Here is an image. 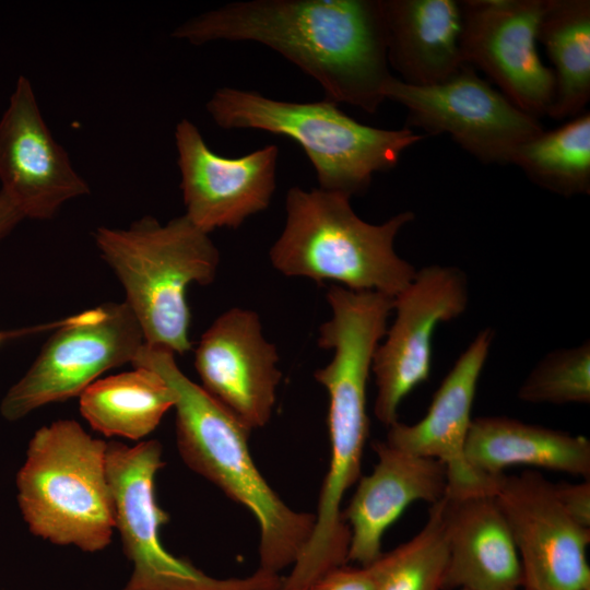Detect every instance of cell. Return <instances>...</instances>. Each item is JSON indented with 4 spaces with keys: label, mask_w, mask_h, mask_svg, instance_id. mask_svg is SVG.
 <instances>
[{
    "label": "cell",
    "mask_w": 590,
    "mask_h": 590,
    "mask_svg": "<svg viewBox=\"0 0 590 590\" xmlns=\"http://www.w3.org/2000/svg\"><path fill=\"white\" fill-rule=\"evenodd\" d=\"M172 36L261 44L311 76L327 99L370 114L392 76L381 0L235 1L190 17Z\"/></svg>",
    "instance_id": "obj_1"
},
{
    "label": "cell",
    "mask_w": 590,
    "mask_h": 590,
    "mask_svg": "<svg viewBox=\"0 0 590 590\" xmlns=\"http://www.w3.org/2000/svg\"><path fill=\"white\" fill-rule=\"evenodd\" d=\"M131 364L155 370L173 389L177 448L184 462L256 518L258 568L280 575L293 566L309 541L315 514L292 509L269 485L249 450L251 430L190 380L173 352L144 344Z\"/></svg>",
    "instance_id": "obj_2"
},
{
    "label": "cell",
    "mask_w": 590,
    "mask_h": 590,
    "mask_svg": "<svg viewBox=\"0 0 590 590\" xmlns=\"http://www.w3.org/2000/svg\"><path fill=\"white\" fill-rule=\"evenodd\" d=\"M350 199L320 188L291 187L284 227L269 250L271 264L285 276L394 297L416 273L394 249L397 235L414 213L371 224L354 212Z\"/></svg>",
    "instance_id": "obj_3"
},
{
    "label": "cell",
    "mask_w": 590,
    "mask_h": 590,
    "mask_svg": "<svg viewBox=\"0 0 590 590\" xmlns=\"http://www.w3.org/2000/svg\"><path fill=\"white\" fill-rule=\"evenodd\" d=\"M93 236L125 291L145 344L175 355L190 351L187 288L211 284L220 264L209 234L182 214L165 224L145 215L128 228L99 226Z\"/></svg>",
    "instance_id": "obj_4"
},
{
    "label": "cell",
    "mask_w": 590,
    "mask_h": 590,
    "mask_svg": "<svg viewBox=\"0 0 590 590\" xmlns=\"http://www.w3.org/2000/svg\"><path fill=\"white\" fill-rule=\"evenodd\" d=\"M222 129H253L295 141L309 158L319 188L351 198L369 187L373 175L392 169L402 153L424 135L410 128L363 125L324 99L297 103L224 86L206 102Z\"/></svg>",
    "instance_id": "obj_5"
},
{
    "label": "cell",
    "mask_w": 590,
    "mask_h": 590,
    "mask_svg": "<svg viewBox=\"0 0 590 590\" xmlns=\"http://www.w3.org/2000/svg\"><path fill=\"white\" fill-rule=\"evenodd\" d=\"M107 445L70 418L39 427L16 474V499L30 532L82 552L105 550L115 528Z\"/></svg>",
    "instance_id": "obj_6"
},
{
    "label": "cell",
    "mask_w": 590,
    "mask_h": 590,
    "mask_svg": "<svg viewBox=\"0 0 590 590\" xmlns=\"http://www.w3.org/2000/svg\"><path fill=\"white\" fill-rule=\"evenodd\" d=\"M331 318L319 328L318 345L332 359L314 373L329 397V469L321 485L318 512L335 518L346 491L361 477L369 420L367 384L375 352L387 332L393 297L331 285L327 292Z\"/></svg>",
    "instance_id": "obj_7"
},
{
    "label": "cell",
    "mask_w": 590,
    "mask_h": 590,
    "mask_svg": "<svg viewBox=\"0 0 590 590\" xmlns=\"http://www.w3.org/2000/svg\"><path fill=\"white\" fill-rule=\"evenodd\" d=\"M156 439L107 445V475L114 499L115 528L132 565L119 590H278L283 577L257 569L247 577L215 578L168 552L160 536L169 520L158 505L155 480L164 467Z\"/></svg>",
    "instance_id": "obj_8"
},
{
    "label": "cell",
    "mask_w": 590,
    "mask_h": 590,
    "mask_svg": "<svg viewBox=\"0 0 590 590\" xmlns=\"http://www.w3.org/2000/svg\"><path fill=\"white\" fill-rule=\"evenodd\" d=\"M144 344L141 328L125 302L69 316L4 394L0 413L14 422L47 404L79 397L105 371L131 364Z\"/></svg>",
    "instance_id": "obj_9"
},
{
    "label": "cell",
    "mask_w": 590,
    "mask_h": 590,
    "mask_svg": "<svg viewBox=\"0 0 590 590\" xmlns=\"http://www.w3.org/2000/svg\"><path fill=\"white\" fill-rule=\"evenodd\" d=\"M384 97L406 108L409 126L429 135L446 133L486 164H512L517 150L544 131L538 118L518 108L467 63L432 85H411L392 75Z\"/></svg>",
    "instance_id": "obj_10"
},
{
    "label": "cell",
    "mask_w": 590,
    "mask_h": 590,
    "mask_svg": "<svg viewBox=\"0 0 590 590\" xmlns=\"http://www.w3.org/2000/svg\"><path fill=\"white\" fill-rule=\"evenodd\" d=\"M468 281L456 267L428 266L393 298L396 318L379 343L371 365L377 396L374 413L389 427L403 399L429 378L432 340L440 322L456 319L468 306Z\"/></svg>",
    "instance_id": "obj_11"
},
{
    "label": "cell",
    "mask_w": 590,
    "mask_h": 590,
    "mask_svg": "<svg viewBox=\"0 0 590 590\" xmlns=\"http://www.w3.org/2000/svg\"><path fill=\"white\" fill-rule=\"evenodd\" d=\"M546 0H464L461 51L518 108L547 115L555 93L552 69L538 52V31Z\"/></svg>",
    "instance_id": "obj_12"
},
{
    "label": "cell",
    "mask_w": 590,
    "mask_h": 590,
    "mask_svg": "<svg viewBox=\"0 0 590 590\" xmlns=\"http://www.w3.org/2000/svg\"><path fill=\"white\" fill-rule=\"evenodd\" d=\"M494 495L518 551L522 589H590V530L566 514L554 484L533 471L502 474Z\"/></svg>",
    "instance_id": "obj_13"
},
{
    "label": "cell",
    "mask_w": 590,
    "mask_h": 590,
    "mask_svg": "<svg viewBox=\"0 0 590 590\" xmlns=\"http://www.w3.org/2000/svg\"><path fill=\"white\" fill-rule=\"evenodd\" d=\"M175 143L185 215L201 231L237 228L270 206L276 186L275 144L224 157L209 148L188 119L177 123Z\"/></svg>",
    "instance_id": "obj_14"
},
{
    "label": "cell",
    "mask_w": 590,
    "mask_h": 590,
    "mask_svg": "<svg viewBox=\"0 0 590 590\" xmlns=\"http://www.w3.org/2000/svg\"><path fill=\"white\" fill-rule=\"evenodd\" d=\"M0 182L24 219L39 221L55 217L64 203L91 191L54 139L24 75L0 119Z\"/></svg>",
    "instance_id": "obj_15"
},
{
    "label": "cell",
    "mask_w": 590,
    "mask_h": 590,
    "mask_svg": "<svg viewBox=\"0 0 590 590\" xmlns=\"http://www.w3.org/2000/svg\"><path fill=\"white\" fill-rule=\"evenodd\" d=\"M257 312L234 307L202 334L194 352L201 387L250 430L271 418L282 373Z\"/></svg>",
    "instance_id": "obj_16"
},
{
    "label": "cell",
    "mask_w": 590,
    "mask_h": 590,
    "mask_svg": "<svg viewBox=\"0 0 590 590\" xmlns=\"http://www.w3.org/2000/svg\"><path fill=\"white\" fill-rule=\"evenodd\" d=\"M493 338L492 329L477 333L441 381L422 420L411 425L397 421L388 427V444L445 465L450 497L494 493L499 479L479 475L464 455L476 386Z\"/></svg>",
    "instance_id": "obj_17"
},
{
    "label": "cell",
    "mask_w": 590,
    "mask_h": 590,
    "mask_svg": "<svg viewBox=\"0 0 590 590\" xmlns=\"http://www.w3.org/2000/svg\"><path fill=\"white\" fill-rule=\"evenodd\" d=\"M377 463L370 474L357 481L356 489L342 516L350 529L347 562L366 566L381 554L387 529L414 502L432 505L446 495L445 465L385 441H375Z\"/></svg>",
    "instance_id": "obj_18"
},
{
    "label": "cell",
    "mask_w": 590,
    "mask_h": 590,
    "mask_svg": "<svg viewBox=\"0 0 590 590\" xmlns=\"http://www.w3.org/2000/svg\"><path fill=\"white\" fill-rule=\"evenodd\" d=\"M442 518L448 547L445 590H520L516 544L494 493L445 495Z\"/></svg>",
    "instance_id": "obj_19"
},
{
    "label": "cell",
    "mask_w": 590,
    "mask_h": 590,
    "mask_svg": "<svg viewBox=\"0 0 590 590\" xmlns=\"http://www.w3.org/2000/svg\"><path fill=\"white\" fill-rule=\"evenodd\" d=\"M388 63L411 85H432L465 64L462 12L453 0H381Z\"/></svg>",
    "instance_id": "obj_20"
},
{
    "label": "cell",
    "mask_w": 590,
    "mask_h": 590,
    "mask_svg": "<svg viewBox=\"0 0 590 590\" xmlns=\"http://www.w3.org/2000/svg\"><path fill=\"white\" fill-rule=\"evenodd\" d=\"M464 455L481 476L496 479L514 465H530L589 480L590 441L505 416L472 420Z\"/></svg>",
    "instance_id": "obj_21"
},
{
    "label": "cell",
    "mask_w": 590,
    "mask_h": 590,
    "mask_svg": "<svg viewBox=\"0 0 590 590\" xmlns=\"http://www.w3.org/2000/svg\"><path fill=\"white\" fill-rule=\"evenodd\" d=\"M175 393L155 370H132L99 378L79 396L81 415L106 437L141 440L174 409Z\"/></svg>",
    "instance_id": "obj_22"
},
{
    "label": "cell",
    "mask_w": 590,
    "mask_h": 590,
    "mask_svg": "<svg viewBox=\"0 0 590 590\" xmlns=\"http://www.w3.org/2000/svg\"><path fill=\"white\" fill-rule=\"evenodd\" d=\"M538 42L554 67L547 115L556 120L578 116L590 99V1L546 0Z\"/></svg>",
    "instance_id": "obj_23"
},
{
    "label": "cell",
    "mask_w": 590,
    "mask_h": 590,
    "mask_svg": "<svg viewBox=\"0 0 590 590\" xmlns=\"http://www.w3.org/2000/svg\"><path fill=\"white\" fill-rule=\"evenodd\" d=\"M512 164L538 186L564 197L590 191V114L522 144Z\"/></svg>",
    "instance_id": "obj_24"
},
{
    "label": "cell",
    "mask_w": 590,
    "mask_h": 590,
    "mask_svg": "<svg viewBox=\"0 0 590 590\" xmlns=\"http://www.w3.org/2000/svg\"><path fill=\"white\" fill-rule=\"evenodd\" d=\"M447 562L441 498L415 536L375 560L377 590H445Z\"/></svg>",
    "instance_id": "obj_25"
},
{
    "label": "cell",
    "mask_w": 590,
    "mask_h": 590,
    "mask_svg": "<svg viewBox=\"0 0 590 590\" xmlns=\"http://www.w3.org/2000/svg\"><path fill=\"white\" fill-rule=\"evenodd\" d=\"M518 398L530 403H589V340L547 354L524 379Z\"/></svg>",
    "instance_id": "obj_26"
},
{
    "label": "cell",
    "mask_w": 590,
    "mask_h": 590,
    "mask_svg": "<svg viewBox=\"0 0 590 590\" xmlns=\"http://www.w3.org/2000/svg\"><path fill=\"white\" fill-rule=\"evenodd\" d=\"M378 575L375 562L370 565L335 567L319 578L308 590H377Z\"/></svg>",
    "instance_id": "obj_27"
},
{
    "label": "cell",
    "mask_w": 590,
    "mask_h": 590,
    "mask_svg": "<svg viewBox=\"0 0 590 590\" xmlns=\"http://www.w3.org/2000/svg\"><path fill=\"white\" fill-rule=\"evenodd\" d=\"M566 514L580 527L590 530V481L554 484Z\"/></svg>",
    "instance_id": "obj_28"
},
{
    "label": "cell",
    "mask_w": 590,
    "mask_h": 590,
    "mask_svg": "<svg viewBox=\"0 0 590 590\" xmlns=\"http://www.w3.org/2000/svg\"><path fill=\"white\" fill-rule=\"evenodd\" d=\"M24 220L14 202L0 190V243Z\"/></svg>",
    "instance_id": "obj_29"
},
{
    "label": "cell",
    "mask_w": 590,
    "mask_h": 590,
    "mask_svg": "<svg viewBox=\"0 0 590 590\" xmlns=\"http://www.w3.org/2000/svg\"><path fill=\"white\" fill-rule=\"evenodd\" d=\"M61 321L62 319L52 321L49 323H42V324L23 327V328L11 329V330H0V346L3 343L9 342L14 339L45 332L47 330H55L56 328L60 326Z\"/></svg>",
    "instance_id": "obj_30"
},
{
    "label": "cell",
    "mask_w": 590,
    "mask_h": 590,
    "mask_svg": "<svg viewBox=\"0 0 590 590\" xmlns=\"http://www.w3.org/2000/svg\"><path fill=\"white\" fill-rule=\"evenodd\" d=\"M460 590H465V589H460Z\"/></svg>",
    "instance_id": "obj_31"
},
{
    "label": "cell",
    "mask_w": 590,
    "mask_h": 590,
    "mask_svg": "<svg viewBox=\"0 0 590 590\" xmlns=\"http://www.w3.org/2000/svg\"><path fill=\"white\" fill-rule=\"evenodd\" d=\"M586 590H590V589H586Z\"/></svg>",
    "instance_id": "obj_32"
},
{
    "label": "cell",
    "mask_w": 590,
    "mask_h": 590,
    "mask_svg": "<svg viewBox=\"0 0 590 590\" xmlns=\"http://www.w3.org/2000/svg\"><path fill=\"white\" fill-rule=\"evenodd\" d=\"M522 590H527V589H522Z\"/></svg>",
    "instance_id": "obj_33"
}]
</instances>
